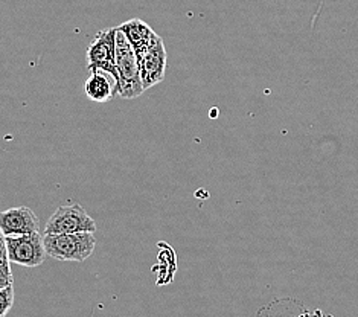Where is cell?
Listing matches in <instances>:
<instances>
[{
    "instance_id": "6da1fadb",
    "label": "cell",
    "mask_w": 358,
    "mask_h": 317,
    "mask_svg": "<svg viewBox=\"0 0 358 317\" xmlns=\"http://www.w3.org/2000/svg\"><path fill=\"white\" fill-rule=\"evenodd\" d=\"M116 97L122 99L139 98L145 92L138 58L124 32L116 27Z\"/></svg>"
},
{
    "instance_id": "7a4b0ae2",
    "label": "cell",
    "mask_w": 358,
    "mask_h": 317,
    "mask_svg": "<svg viewBox=\"0 0 358 317\" xmlns=\"http://www.w3.org/2000/svg\"><path fill=\"white\" fill-rule=\"evenodd\" d=\"M46 253L57 261L84 262L95 252L96 238L93 234H45Z\"/></svg>"
},
{
    "instance_id": "3957f363",
    "label": "cell",
    "mask_w": 358,
    "mask_h": 317,
    "mask_svg": "<svg viewBox=\"0 0 358 317\" xmlns=\"http://www.w3.org/2000/svg\"><path fill=\"white\" fill-rule=\"evenodd\" d=\"M93 234L96 232V223L81 204L73 203L59 206L45 226V234Z\"/></svg>"
},
{
    "instance_id": "277c9868",
    "label": "cell",
    "mask_w": 358,
    "mask_h": 317,
    "mask_svg": "<svg viewBox=\"0 0 358 317\" xmlns=\"http://www.w3.org/2000/svg\"><path fill=\"white\" fill-rule=\"evenodd\" d=\"M5 241L8 260L11 264L34 269L43 264L48 258L43 237L40 235V232L20 237H5Z\"/></svg>"
},
{
    "instance_id": "5b68a950",
    "label": "cell",
    "mask_w": 358,
    "mask_h": 317,
    "mask_svg": "<svg viewBox=\"0 0 358 317\" xmlns=\"http://www.w3.org/2000/svg\"><path fill=\"white\" fill-rule=\"evenodd\" d=\"M87 69L102 71L117 84V69H116V28H108L99 31L87 48Z\"/></svg>"
},
{
    "instance_id": "8992f818",
    "label": "cell",
    "mask_w": 358,
    "mask_h": 317,
    "mask_svg": "<svg viewBox=\"0 0 358 317\" xmlns=\"http://www.w3.org/2000/svg\"><path fill=\"white\" fill-rule=\"evenodd\" d=\"M166 59L168 55L164 40H162V37H159L157 34H155V37L151 38L150 46L145 49V52L141 57H138L145 90L155 87L156 84L164 81L166 72Z\"/></svg>"
},
{
    "instance_id": "52a82bcc",
    "label": "cell",
    "mask_w": 358,
    "mask_h": 317,
    "mask_svg": "<svg viewBox=\"0 0 358 317\" xmlns=\"http://www.w3.org/2000/svg\"><path fill=\"white\" fill-rule=\"evenodd\" d=\"M0 230L5 237H20L40 232V223L31 208H10L0 212Z\"/></svg>"
},
{
    "instance_id": "ba28073f",
    "label": "cell",
    "mask_w": 358,
    "mask_h": 317,
    "mask_svg": "<svg viewBox=\"0 0 358 317\" xmlns=\"http://www.w3.org/2000/svg\"><path fill=\"white\" fill-rule=\"evenodd\" d=\"M84 93L93 102H108L116 97V81L102 71H93L84 83Z\"/></svg>"
},
{
    "instance_id": "9c48e42d",
    "label": "cell",
    "mask_w": 358,
    "mask_h": 317,
    "mask_svg": "<svg viewBox=\"0 0 358 317\" xmlns=\"http://www.w3.org/2000/svg\"><path fill=\"white\" fill-rule=\"evenodd\" d=\"M117 28L124 32V36L129 40L136 54V58L145 52V49L150 46L151 38L155 37L156 34L150 28V24H147L141 19H131L129 22H124L122 24H119Z\"/></svg>"
},
{
    "instance_id": "30bf717a",
    "label": "cell",
    "mask_w": 358,
    "mask_h": 317,
    "mask_svg": "<svg viewBox=\"0 0 358 317\" xmlns=\"http://www.w3.org/2000/svg\"><path fill=\"white\" fill-rule=\"evenodd\" d=\"M14 305V286L0 290V317H6Z\"/></svg>"
},
{
    "instance_id": "8fae6325",
    "label": "cell",
    "mask_w": 358,
    "mask_h": 317,
    "mask_svg": "<svg viewBox=\"0 0 358 317\" xmlns=\"http://www.w3.org/2000/svg\"><path fill=\"white\" fill-rule=\"evenodd\" d=\"M11 262L5 256H0V290L13 286V272H11Z\"/></svg>"
},
{
    "instance_id": "7c38bea8",
    "label": "cell",
    "mask_w": 358,
    "mask_h": 317,
    "mask_svg": "<svg viewBox=\"0 0 358 317\" xmlns=\"http://www.w3.org/2000/svg\"><path fill=\"white\" fill-rule=\"evenodd\" d=\"M0 256H5V258H8L6 241H5V235L2 234V230H0Z\"/></svg>"
}]
</instances>
